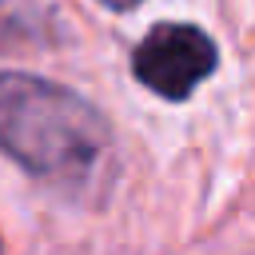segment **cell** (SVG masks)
I'll use <instances>...</instances> for the list:
<instances>
[{
	"label": "cell",
	"instance_id": "6da1fadb",
	"mask_svg": "<svg viewBox=\"0 0 255 255\" xmlns=\"http://www.w3.org/2000/svg\"><path fill=\"white\" fill-rule=\"evenodd\" d=\"M0 147L44 179L80 183L108 159V128L76 92L28 72H4Z\"/></svg>",
	"mask_w": 255,
	"mask_h": 255
},
{
	"label": "cell",
	"instance_id": "7a4b0ae2",
	"mask_svg": "<svg viewBox=\"0 0 255 255\" xmlns=\"http://www.w3.org/2000/svg\"><path fill=\"white\" fill-rule=\"evenodd\" d=\"M215 68V44L191 24H159L135 48V76L143 88L183 100Z\"/></svg>",
	"mask_w": 255,
	"mask_h": 255
},
{
	"label": "cell",
	"instance_id": "3957f363",
	"mask_svg": "<svg viewBox=\"0 0 255 255\" xmlns=\"http://www.w3.org/2000/svg\"><path fill=\"white\" fill-rule=\"evenodd\" d=\"M40 36V8L32 0H0V52L28 48Z\"/></svg>",
	"mask_w": 255,
	"mask_h": 255
},
{
	"label": "cell",
	"instance_id": "277c9868",
	"mask_svg": "<svg viewBox=\"0 0 255 255\" xmlns=\"http://www.w3.org/2000/svg\"><path fill=\"white\" fill-rule=\"evenodd\" d=\"M104 4H112V8H131V4H139V0H104Z\"/></svg>",
	"mask_w": 255,
	"mask_h": 255
}]
</instances>
